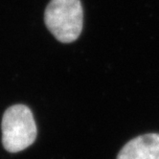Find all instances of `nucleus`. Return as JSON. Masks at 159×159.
<instances>
[{"mask_svg":"<svg viewBox=\"0 0 159 159\" xmlns=\"http://www.w3.org/2000/svg\"><path fill=\"white\" fill-rule=\"evenodd\" d=\"M117 159H159V134L149 133L133 138L122 148Z\"/></svg>","mask_w":159,"mask_h":159,"instance_id":"nucleus-3","label":"nucleus"},{"mask_svg":"<svg viewBox=\"0 0 159 159\" xmlns=\"http://www.w3.org/2000/svg\"><path fill=\"white\" fill-rule=\"evenodd\" d=\"M2 143L9 152H19L35 142L37 125L31 109L24 105L10 107L2 118Z\"/></svg>","mask_w":159,"mask_h":159,"instance_id":"nucleus-2","label":"nucleus"},{"mask_svg":"<svg viewBox=\"0 0 159 159\" xmlns=\"http://www.w3.org/2000/svg\"><path fill=\"white\" fill-rule=\"evenodd\" d=\"M44 22L47 29L61 42L70 43L81 35L84 10L80 0H51L45 9Z\"/></svg>","mask_w":159,"mask_h":159,"instance_id":"nucleus-1","label":"nucleus"}]
</instances>
